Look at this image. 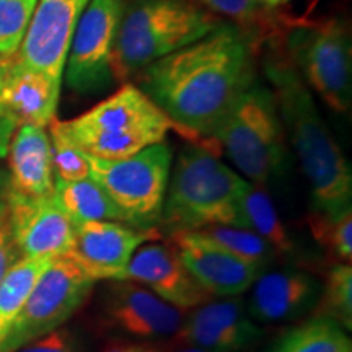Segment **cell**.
Returning a JSON list of instances; mask_svg holds the SVG:
<instances>
[{
  "label": "cell",
  "instance_id": "obj_33",
  "mask_svg": "<svg viewBox=\"0 0 352 352\" xmlns=\"http://www.w3.org/2000/svg\"><path fill=\"white\" fill-rule=\"evenodd\" d=\"M16 127H19V122L13 120L12 116H6V114L0 116V158L7 157Z\"/></svg>",
  "mask_w": 352,
  "mask_h": 352
},
{
  "label": "cell",
  "instance_id": "obj_14",
  "mask_svg": "<svg viewBox=\"0 0 352 352\" xmlns=\"http://www.w3.org/2000/svg\"><path fill=\"white\" fill-rule=\"evenodd\" d=\"M191 310L176 340L208 352H246L261 341L263 329L254 324L240 298L209 300Z\"/></svg>",
  "mask_w": 352,
  "mask_h": 352
},
{
  "label": "cell",
  "instance_id": "obj_6",
  "mask_svg": "<svg viewBox=\"0 0 352 352\" xmlns=\"http://www.w3.org/2000/svg\"><path fill=\"white\" fill-rule=\"evenodd\" d=\"M283 132L274 94L253 82L232 101L208 138L226 151L246 178L264 186L283 168Z\"/></svg>",
  "mask_w": 352,
  "mask_h": 352
},
{
  "label": "cell",
  "instance_id": "obj_26",
  "mask_svg": "<svg viewBox=\"0 0 352 352\" xmlns=\"http://www.w3.org/2000/svg\"><path fill=\"white\" fill-rule=\"evenodd\" d=\"M308 226L314 239L331 256L351 264L352 259V210L341 214H323L311 210Z\"/></svg>",
  "mask_w": 352,
  "mask_h": 352
},
{
  "label": "cell",
  "instance_id": "obj_13",
  "mask_svg": "<svg viewBox=\"0 0 352 352\" xmlns=\"http://www.w3.org/2000/svg\"><path fill=\"white\" fill-rule=\"evenodd\" d=\"M183 314L151 289L132 280H111L104 290L103 315L109 327L144 342L176 336Z\"/></svg>",
  "mask_w": 352,
  "mask_h": 352
},
{
  "label": "cell",
  "instance_id": "obj_32",
  "mask_svg": "<svg viewBox=\"0 0 352 352\" xmlns=\"http://www.w3.org/2000/svg\"><path fill=\"white\" fill-rule=\"evenodd\" d=\"M19 259H21L20 250L12 236L7 210L2 208V212H0V283Z\"/></svg>",
  "mask_w": 352,
  "mask_h": 352
},
{
  "label": "cell",
  "instance_id": "obj_37",
  "mask_svg": "<svg viewBox=\"0 0 352 352\" xmlns=\"http://www.w3.org/2000/svg\"><path fill=\"white\" fill-rule=\"evenodd\" d=\"M7 63H8V59H6V57H0V76H2L3 70H6Z\"/></svg>",
  "mask_w": 352,
  "mask_h": 352
},
{
  "label": "cell",
  "instance_id": "obj_27",
  "mask_svg": "<svg viewBox=\"0 0 352 352\" xmlns=\"http://www.w3.org/2000/svg\"><path fill=\"white\" fill-rule=\"evenodd\" d=\"M320 316L336 321L342 328H352V270L351 264H334L321 290Z\"/></svg>",
  "mask_w": 352,
  "mask_h": 352
},
{
  "label": "cell",
  "instance_id": "obj_10",
  "mask_svg": "<svg viewBox=\"0 0 352 352\" xmlns=\"http://www.w3.org/2000/svg\"><path fill=\"white\" fill-rule=\"evenodd\" d=\"M126 0H88L70 41L64 77L74 91L95 95L114 80L113 51Z\"/></svg>",
  "mask_w": 352,
  "mask_h": 352
},
{
  "label": "cell",
  "instance_id": "obj_8",
  "mask_svg": "<svg viewBox=\"0 0 352 352\" xmlns=\"http://www.w3.org/2000/svg\"><path fill=\"white\" fill-rule=\"evenodd\" d=\"M287 47L294 67L334 111L346 113L352 96L349 26L338 19L298 26Z\"/></svg>",
  "mask_w": 352,
  "mask_h": 352
},
{
  "label": "cell",
  "instance_id": "obj_18",
  "mask_svg": "<svg viewBox=\"0 0 352 352\" xmlns=\"http://www.w3.org/2000/svg\"><path fill=\"white\" fill-rule=\"evenodd\" d=\"M320 296L318 280L307 272L294 267L263 272L254 283L248 315L261 323L296 320L310 311Z\"/></svg>",
  "mask_w": 352,
  "mask_h": 352
},
{
  "label": "cell",
  "instance_id": "obj_31",
  "mask_svg": "<svg viewBox=\"0 0 352 352\" xmlns=\"http://www.w3.org/2000/svg\"><path fill=\"white\" fill-rule=\"evenodd\" d=\"M215 15H223L236 23H253L261 15L256 0H197Z\"/></svg>",
  "mask_w": 352,
  "mask_h": 352
},
{
  "label": "cell",
  "instance_id": "obj_16",
  "mask_svg": "<svg viewBox=\"0 0 352 352\" xmlns=\"http://www.w3.org/2000/svg\"><path fill=\"white\" fill-rule=\"evenodd\" d=\"M157 230L121 222H85L76 227V240L67 256L94 280H113L138 250L157 239Z\"/></svg>",
  "mask_w": 352,
  "mask_h": 352
},
{
  "label": "cell",
  "instance_id": "obj_20",
  "mask_svg": "<svg viewBox=\"0 0 352 352\" xmlns=\"http://www.w3.org/2000/svg\"><path fill=\"white\" fill-rule=\"evenodd\" d=\"M13 192L30 197L54 195L51 139L46 127L20 124L8 148Z\"/></svg>",
  "mask_w": 352,
  "mask_h": 352
},
{
  "label": "cell",
  "instance_id": "obj_23",
  "mask_svg": "<svg viewBox=\"0 0 352 352\" xmlns=\"http://www.w3.org/2000/svg\"><path fill=\"white\" fill-rule=\"evenodd\" d=\"M54 258H21L0 283V344L6 340L26 298Z\"/></svg>",
  "mask_w": 352,
  "mask_h": 352
},
{
  "label": "cell",
  "instance_id": "obj_39",
  "mask_svg": "<svg viewBox=\"0 0 352 352\" xmlns=\"http://www.w3.org/2000/svg\"><path fill=\"white\" fill-rule=\"evenodd\" d=\"M0 212H2V208H0Z\"/></svg>",
  "mask_w": 352,
  "mask_h": 352
},
{
  "label": "cell",
  "instance_id": "obj_11",
  "mask_svg": "<svg viewBox=\"0 0 352 352\" xmlns=\"http://www.w3.org/2000/svg\"><path fill=\"white\" fill-rule=\"evenodd\" d=\"M88 0H38L13 60L63 82L70 41Z\"/></svg>",
  "mask_w": 352,
  "mask_h": 352
},
{
  "label": "cell",
  "instance_id": "obj_17",
  "mask_svg": "<svg viewBox=\"0 0 352 352\" xmlns=\"http://www.w3.org/2000/svg\"><path fill=\"white\" fill-rule=\"evenodd\" d=\"M171 245L191 276L210 296L236 297L263 274V267L223 252L192 232L171 233Z\"/></svg>",
  "mask_w": 352,
  "mask_h": 352
},
{
  "label": "cell",
  "instance_id": "obj_22",
  "mask_svg": "<svg viewBox=\"0 0 352 352\" xmlns=\"http://www.w3.org/2000/svg\"><path fill=\"white\" fill-rule=\"evenodd\" d=\"M235 227L246 228L270 243L279 254H287L294 250L292 239L285 230L276 212L271 197L266 195L263 186L245 182L239 197Z\"/></svg>",
  "mask_w": 352,
  "mask_h": 352
},
{
  "label": "cell",
  "instance_id": "obj_38",
  "mask_svg": "<svg viewBox=\"0 0 352 352\" xmlns=\"http://www.w3.org/2000/svg\"><path fill=\"white\" fill-rule=\"evenodd\" d=\"M2 76H3V74H2ZM2 76H0V83H2ZM3 114H6V113H3L2 104H0V116H3ZM6 116H7V114H6Z\"/></svg>",
  "mask_w": 352,
  "mask_h": 352
},
{
  "label": "cell",
  "instance_id": "obj_5",
  "mask_svg": "<svg viewBox=\"0 0 352 352\" xmlns=\"http://www.w3.org/2000/svg\"><path fill=\"white\" fill-rule=\"evenodd\" d=\"M245 179L208 147L191 145L178 155L170 173L160 223L171 233L220 223H236Z\"/></svg>",
  "mask_w": 352,
  "mask_h": 352
},
{
  "label": "cell",
  "instance_id": "obj_19",
  "mask_svg": "<svg viewBox=\"0 0 352 352\" xmlns=\"http://www.w3.org/2000/svg\"><path fill=\"white\" fill-rule=\"evenodd\" d=\"M60 83L46 74L28 69L10 57L0 83L3 113L20 124L50 126L59 104Z\"/></svg>",
  "mask_w": 352,
  "mask_h": 352
},
{
  "label": "cell",
  "instance_id": "obj_30",
  "mask_svg": "<svg viewBox=\"0 0 352 352\" xmlns=\"http://www.w3.org/2000/svg\"><path fill=\"white\" fill-rule=\"evenodd\" d=\"M15 352H85L83 340L70 328H57Z\"/></svg>",
  "mask_w": 352,
  "mask_h": 352
},
{
  "label": "cell",
  "instance_id": "obj_35",
  "mask_svg": "<svg viewBox=\"0 0 352 352\" xmlns=\"http://www.w3.org/2000/svg\"><path fill=\"white\" fill-rule=\"evenodd\" d=\"M157 352H208V351L176 340V342H171V344H157Z\"/></svg>",
  "mask_w": 352,
  "mask_h": 352
},
{
  "label": "cell",
  "instance_id": "obj_28",
  "mask_svg": "<svg viewBox=\"0 0 352 352\" xmlns=\"http://www.w3.org/2000/svg\"><path fill=\"white\" fill-rule=\"evenodd\" d=\"M38 0H0V57L10 59L20 50Z\"/></svg>",
  "mask_w": 352,
  "mask_h": 352
},
{
  "label": "cell",
  "instance_id": "obj_25",
  "mask_svg": "<svg viewBox=\"0 0 352 352\" xmlns=\"http://www.w3.org/2000/svg\"><path fill=\"white\" fill-rule=\"evenodd\" d=\"M184 232H192L201 240L217 246V248L233 254V256H239L245 259V261L258 264L263 270L277 256L272 246L266 243L261 236L241 227L212 223V226L201 227L197 230Z\"/></svg>",
  "mask_w": 352,
  "mask_h": 352
},
{
  "label": "cell",
  "instance_id": "obj_2",
  "mask_svg": "<svg viewBox=\"0 0 352 352\" xmlns=\"http://www.w3.org/2000/svg\"><path fill=\"white\" fill-rule=\"evenodd\" d=\"M264 69L284 131L310 183L314 210L323 214L352 210L351 164L321 120L300 74L284 57L267 60Z\"/></svg>",
  "mask_w": 352,
  "mask_h": 352
},
{
  "label": "cell",
  "instance_id": "obj_7",
  "mask_svg": "<svg viewBox=\"0 0 352 352\" xmlns=\"http://www.w3.org/2000/svg\"><path fill=\"white\" fill-rule=\"evenodd\" d=\"M171 164L173 152L162 142L121 160L88 155V176L108 192L124 214L127 226L153 230L162 219Z\"/></svg>",
  "mask_w": 352,
  "mask_h": 352
},
{
  "label": "cell",
  "instance_id": "obj_24",
  "mask_svg": "<svg viewBox=\"0 0 352 352\" xmlns=\"http://www.w3.org/2000/svg\"><path fill=\"white\" fill-rule=\"evenodd\" d=\"M271 352H352V341L336 321L315 316L284 334Z\"/></svg>",
  "mask_w": 352,
  "mask_h": 352
},
{
  "label": "cell",
  "instance_id": "obj_12",
  "mask_svg": "<svg viewBox=\"0 0 352 352\" xmlns=\"http://www.w3.org/2000/svg\"><path fill=\"white\" fill-rule=\"evenodd\" d=\"M6 210L21 258H60L72 250L76 223L54 195L30 197L10 191Z\"/></svg>",
  "mask_w": 352,
  "mask_h": 352
},
{
  "label": "cell",
  "instance_id": "obj_4",
  "mask_svg": "<svg viewBox=\"0 0 352 352\" xmlns=\"http://www.w3.org/2000/svg\"><path fill=\"white\" fill-rule=\"evenodd\" d=\"M220 25L191 0H131L113 51V77L124 80L162 57L197 41Z\"/></svg>",
  "mask_w": 352,
  "mask_h": 352
},
{
  "label": "cell",
  "instance_id": "obj_21",
  "mask_svg": "<svg viewBox=\"0 0 352 352\" xmlns=\"http://www.w3.org/2000/svg\"><path fill=\"white\" fill-rule=\"evenodd\" d=\"M54 196L76 227L85 222L126 223L121 209L90 176L77 182L54 179Z\"/></svg>",
  "mask_w": 352,
  "mask_h": 352
},
{
  "label": "cell",
  "instance_id": "obj_36",
  "mask_svg": "<svg viewBox=\"0 0 352 352\" xmlns=\"http://www.w3.org/2000/svg\"><path fill=\"white\" fill-rule=\"evenodd\" d=\"M256 2L263 8H276V7L284 6V3H287L289 0H256Z\"/></svg>",
  "mask_w": 352,
  "mask_h": 352
},
{
  "label": "cell",
  "instance_id": "obj_9",
  "mask_svg": "<svg viewBox=\"0 0 352 352\" xmlns=\"http://www.w3.org/2000/svg\"><path fill=\"white\" fill-rule=\"evenodd\" d=\"M95 283L69 256L54 258L8 329L0 344V352H15L64 327L65 321L90 297Z\"/></svg>",
  "mask_w": 352,
  "mask_h": 352
},
{
  "label": "cell",
  "instance_id": "obj_3",
  "mask_svg": "<svg viewBox=\"0 0 352 352\" xmlns=\"http://www.w3.org/2000/svg\"><path fill=\"white\" fill-rule=\"evenodd\" d=\"M60 131L88 155L121 160L162 144L170 131L189 135L157 107L139 87L124 83L96 107L69 121Z\"/></svg>",
  "mask_w": 352,
  "mask_h": 352
},
{
  "label": "cell",
  "instance_id": "obj_1",
  "mask_svg": "<svg viewBox=\"0 0 352 352\" xmlns=\"http://www.w3.org/2000/svg\"><path fill=\"white\" fill-rule=\"evenodd\" d=\"M253 82L252 43L240 28L220 23L140 70L139 88L196 140L208 138L232 101Z\"/></svg>",
  "mask_w": 352,
  "mask_h": 352
},
{
  "label": "cell",
  "instance_id": "obj_15",
  "mask_svg": "<svg viewBox=\"0 0 352 352\" xmlns=\"http://www.w3.org/2000/svg\"><path fill=\"white\" fill-rule=\"evenodd\" d=\"M113 280H132L179 310H191L212 296L191 276L173 245L144 243Z\"/></svg>",
  "mask_w": 352,
  "mask_h": 352
},
{
  "label": "cell",
  "instance_id": "obj_34",
  "mask_svg": "<svg viewBox=\"0 0 352 352\" xmlns=\"http://www.w3.org/2000/svg\"><path fill=\"white\" fill-rule=\"evenodd\" d=\"M101 352H157L155 342H113Z\"/></svg>",
  "mask_w": 352,
  "mask_h": 352
},
{
  "label": "cell",
  "instance_id": "obj_29",
  "mask_svg": "<svg viewBox=\"0 0 352 352\" xmlns=\"http://www.w3.org/2000/svg\"><path fill=\"white\" fill-rule=\"evenodd\" d=\"M47 134L51 139L52 168L56 171V179L77 182V179L88 178L90 175L88 155L60 131L57 118L50 122Z\"/></svg>",
  "mask_w": 352,
  "mask_h": 352
}]
</instances>
